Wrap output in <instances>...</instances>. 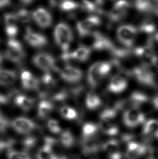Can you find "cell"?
I'll return each instance as SVG.
<instances>
[{"label":"cell","instance_id":"1","mask_svg":"<svg viewBox=\"0 0 158 159\" xmlns=\"http://www.w3.org/2000/svg\"><path fill=\"white\" fill-rule=\"evenodd\" d=\"M118 110L109 107L103 110L100 115V129L106 135L114 137L119 133V128L115 122Z\"/></svg>","mask_w":158,"mask_h":159},{"label":"cell","instance_id":"2","mask_svg":"<svg viewBox=\"0 0 158 159\" xmlns=\"http://www.w3.org/2000/svg\"><path fill=\"white\" fill-rule=\"evenodd\" d=\"M113 65L112 62H97L92 65L88 73V83L92 88L98 85L103 78L111 73Z\"/></svg>","mask_w":158,"mask_h":159},{"label":"cell","instance_id":"3","mask_svg":"<svg viewBox=\"0 0 158 159\" xmlns=\"http://www.w3.org/2000/svg\"><path fill=\"white\" fill-rule=\"evenodd\" d=\"M82 38L83 41L82 45L90 48V50H108L112 51L116 48L107 37L97 32H93Z\"/></svg>","mask_w":158,"mask_h":159},{"label":"cell","instance_id":"4","mask_svg":"<svg viewBox=\"0 0 158 159\" xmlns=\"http://www.w3.org/2000/svg\"><path fill=\"white\" fill-rule=\"evenodd\" d=\"M152 38L147 44L136 48L134 51L135 56L143 63V66L148 68L156 66L158 61L156 53L152 45Z\"/></svg>","mask_w":158,"mask_h":159},{"label":"cell","instance_id":"5","mask_svg":"<svg viewBox=\"0 0 158 159\" xmlns=\"http://www.w3.org/2000/svg\"><path fill=\"white\" fill-rule=\"evenodd\" d=\"M54 38L63 53L68 52L73 40V34L70 27L64 23L58 24L54 30Z\"/></svg>","mask_w":158,"mask_h":159},{"label":"cell","instance_id":"6","mask_svg":"<svg viewBox=\"0 0 158 159\" xmlns=\"http://www.w3.org/2000/svg\"><path fill=\"white\" fill-rule=\"evenodd\" d=\"M24 57L25 53L21 43L16 39H9L7 43L6 57L11 62L19 64Z\"/></svg>","mask_w":158,"mask_h":159},{"label":"cell","instance_id":"7","mask_svg":"<svg viewBox=\"0 0 158 159\" xmlns=\"http://www.w3.org/2000/svg\"><path fill=\"white\" fill-rule=\"evenodd\" d=\"M122 120L126 127L134 128L145 123V115L140 110L131 107L125 112Z\"/></svg>","mask_w":158,"mask_h":159},{"label":"cell","instance_id":"8","mask_svg":"<svg viewBox=\"0 0 158 159\" xmlns=\"http://www.w3.org/2000/svg\"><path fill=\"white\" fill-rule=\"evenodd\" d=\"M138 30L134 26L126 25L120 26L117 30L119 40L126 47H131L137 39Z\"/></svg>","mask_w":158,"mask_h":159},{"label":"cell","instance_id":"9","mask_svg":"<svg viewBox=\"0 0 158 159\" xmlns=\"http://www.w3.org/2000/svg\"><path fill=\"white\" fill-rule=\"evenodd\" d=\"M101 19L97 16H91L79 22L77 25V29L79 35L85 37L94 32V30L100 25Z\"/></svg>","mask_w":158,"mask_h":159},{"label":"cell","instance_id":"10","mask_svg":"<svg viewBox=\"0 0 158 159\" xmlns=\"http://www.w3.org/2000/svg\"><path fill=\"white\" fill-rule=\"evenodd\" d=\"M147 147L145 144L135 140L126 143L125 158L126 159H140L147 152Z\"/></svg>","mask_w":158,"mask_h":159},{"label":"cell","instance_id":"11","mask_svg":"<svg viewBox=\"0 0 158 159\" xmlns=\"http://www.w3.org/2000/svg\"><path fill=\"white\" fill-rule=\"evenodd\" d=\"M11 125L16 132L21 134L30 133L37 128V125L33 120L24 117L15 118Z\"/></svg>","mask_w":158,"mask_h":159},{"label":"cell","instance_id":"12","mask_svg":"<svg viewBox=\"0 0 158 159\" xmlns=\"http://www.w3.org/2000/svg\"><path fill=\"white\" fill-rule=\"evenodd\" d=\"M33 62L38 68L46 72L51 70L56 66V60L49 54L40 53L33 58Z\"/></svg>","mask_w":158,"mask_h":159},{"label":"cell","instance_id":"13","mask_svg":"<svg viewBox=\"0 0 158 159\" xmlns=\"http://www.w3.org/2000/svg\"><path fill=\"white\" fill-rule=\"evenodd\" d=\"M130 4L129 2L120 1L115 2L113 8L108 13V17L112 22H118L126 16L127 11Z\"/></svg>","mask_w":158,"mask_h":159},{"label":"cell","instance_id":"14","mask_svg":"<svg viewBox=\"0 0 158 159\" xmlns=\"http://www.w3.org/2000/svg\"><path fill=\"white\" fill-rule=\"evenodd\" d=\"M102 149L109 159H122V154L118 140L114 139L107 140L103 144Z\"/></svg>","mask_w":158,"mask_h":159},{"label":"cell","instance_id":"15","mask_svg":"<svg viewBox=\"0 0 158 159\" xmlns=\"http://www.w3.org/2000/svg\"><path fill=\"white\" fill-rule=\"evenodd\" d=\"M32 17L37 25L41 28L49 27L52 24V16L47 9L39 8L33 13Z\"/></svg>","mask_w":158,"mask_h":159},{"label":"cell","instance_id":"16","mask_svg":"<svg viewBox=\"0 0 158 159\" xmlns=\"http://www.w3.org/2000/svg\"><path fill=\"white\" fill-rule=\"evenodd\" d=\"M100 128L94 123H85L81 129V136L83 143L96 141Z\"/></svg>","mask_w":158,"mask_h":159},{"label":"cell","instance_id":"17","mask_svg":"<svg viewBox=\"0 0 158 159\" xmlns=\"http://www.w3.org/2000/svg\"><path fill=\"white\" fill-rule=\"evenodd\" d=\"M127 80L123 73H118L114 75L108 85V90L111 93H119L126 90L127 87Z\"/></svg>","mask_w":158,"mask_h":159},{"label":"cell","instance_id":"18","mask_svg":"<svg viewBox=\"0 0 158 159\" xmlns=\"http://www.w3.org/2000/svg\"><path fill=\"white\" fill-rule=\"evenodd\" d=\"M24 39L28 44L35 48H42L48 43L46 37L38 33L33 32L29 28L27 29Z\"/></svg>","mask_w":158,"mask_h":159},{"label":"cell","instance_id":"19","mask_svg":"<svg viewBox=\"0 0 158 159\" xmlns=\"http://www.w3.org/2000/svg\"><path fill=\"white\" fill-rule=\"evenodd\" d=\"M82 72L77 67L67 65L61 69V78L65 81L71 83L79 82L82 77Z\"/></svg>","mask_w":158,"mask_h":159},{"label":"cell","instance_id":"20","mask_svg":"<svg viewBox=\"0 0 158 159\" xmlns=\"http://www.w3.org/2000/svg\"><path fill=\"white\" fill-rule=\"evenodd\" d=\"M142 134L146 138H155L158 134V120L151 119L143 124Z\"/></svg>","mask_w":158,"mask_h":159},{"label":"cell","instance_id":"21","mask_svg":"<svg viewBox=\"0 0 158 159\" xmlns=\"http://www.w3.org/2000/svg\"><path fill=\"white\" fill-rule=\"evenodd\" d=\"M16 78L15 71L0 69V85L10 86L14 84Z\"/></svg>","mask_w":158,"mask_h":159},{"label":"cell","instance_id":"22","mask_svg":"<svg viewBox=\"0 0 158 159\" xmlns=\"http://www.w3.org/2000/svg\"><path fill=\"white\" fill-rule=\"evenodd\" d=\"M91 50L85 46H80L73 52H70L71 59L79 61H86L90 58Z\"/></svg>","mask_w":158,"mask_h":159},{"label":"cell","instance_id":"23","mask_svg":"<svg viewBox=\"0 0 158 159\" xmlns=\"http://www.w3.org/2000/svg\"><path fill=\"white\" fill-rule=\"evenodd\" d=\"M15 104L24 111H28L34 106V101L24 95H19L15 98Z\"/></svg>","mask_w":158,"mask_h":159},{"label":"cell","instance_id":"24","mask_svg":"<svg viewBox=\"0 0 158 159\" xmlns=\"http://www.w3.org/2000/svg\"><path fill=\"white\" fill-rule=\"evenodd\" d=\"M85 103L86 107L88 109L93 110L97 109L100 107L102 101L98 95L93 91H90L86 95Z\"/></svg>","mask_w":158,"mask_h":159},{"label":"cell","instance_id":"25","mask_svg":"<svg viewBox=\"0 0 158 159\" xmlns=\"http://www.w3.org/2000/svg\"><path fill=\"white\" fill-rule=\"evenodd\" d=\"M54 109V104L51 102L43 100L40 102L38 106L37 116L41 119L47 117Z\"/></svg>","mask_w":158,"mask_h":159},{"label":"cell","instance_id":"26","mask_svg":"<svg viewBox=\"0 0 158 159\" xmlns=\"http://www.w3.org/2000/svg\"><path fill=\"white\" fill-rule=\"evenodd\" d=\"M60 142L65 148H71L75 143V137L70 130H65L60 134Z\"/></svg>","mask_w":158,"mask_h":159},{"label":"cell","instance_id":"27","mask_svg":"<svg viewBox=\"0 0 158 159\" xmlns=\"http://www.w3.org/2000/svg\"><path fill=\"white\" fill-rule=\"evenodd\" d=\"M37 159H66L59 157L54 153L53 151L47 147L43 146L39 149L37 153Z\"/></svg>","mask_w":158,"mask_h":159},{"label":"cell","instance_id":"28","mask_svg":"<svg viewBox=\"0 0 158 159\" xmlns=\"http://www.w3.org/2000/svg\"><path fill=\"white\" fill-rule=\"evenodd\" d=\"M60 114L63 118L67 120H75L78 117V113L73 107L64 106L60 109Z\"/></svg>","mask_w":158,"mask_h":159},{"label":"cell","instance_id":"29","mask_svg":"<svg viewBox=\"0 0 158 159\" xmlns=\"http://www.w3.org/2000/svg\"><path fill=\"white\" fill-rule=\"evenodd\" d=\"M8 159H32L30 155L26 152L9 150L7 153Z\"/></svg>","mask_w":158,"mask_h":159},{"label":"cell","instance_id":"30","mask_svg":"<svg viewBox=\"0 0 158 159\" xmlns=\"http://www.w3.org/2000/svg\"><path fill=\"white\" fill-rule=\"evenodd\" d=\"M17 17L18 21L21 22L23 24H28L30 21L32 15H30V13L25 9H21L15 13Z\"/></svg>","mask_w":158,"mask_h":159},{"label":"cell","instance_id":"31","mask_svg":"<svg viewBox=\"0 0 158 159\" xmlns=\"http://www.w3.org/2000/svg\"><path fill=\"white\" fill-rule=\"evenodd\" d=\"M47 127L49 131L54 134H58L62 133V129L61 125L58 120H49L47 122Z\"/></svg>","mask_w":158,"mask_h":159},{"label":"cell","instance_id":"32","mask_svg":"<svg viewBox=\"0 0 158 159\" xmlns=\"http://www.w3.org/2000/svg\"><path fill=\"white\" fill-rule=\"evenodd\" d=\"M37 138L32 136H29L22 141L21 144L24 151H27L32 149L37 144Z\"/></svg>","mask_w":158,"mask_h":159},{"label":"cell","instance_id":"33","mask_svg":"<svg viewBox=\"0 0 158 159\" xmlns=\"http://www.w3.org/2000/svg\"><path fill=\"white\" fill-rule=\"evenodd\" d=\"M4 23L6 27H11L17 26V17L15 14L7 13L4 15Z\"/></svg>","mask_w":158,"mask_h":159},{"label":"cell","instance_id":"34","mask_svg":"<svg viewBox=\"0 0 158 159\" xmlns=\"http://www.w3.org/2000/svg\"><path fill=\"white\" fill-rule=\"evenodd\" d=\"M40 82L34 76L30 80L24 83H22L24 88L27 90H37Z\"/></svg>","mask_w":158,"mask_h":159},{"label":"cell","instance_id":"35","mask_svg":"<svg viewBox=\"0 0 158 159\" xmlns=\"http://www.w3.org/2000/svg\"><path fill=\"white\" fill-rule=\"evenodd\" d=\"M80 6V3L73 1H63L60 4V8L62 11H70L74 10L75 9L77 8V7Z\"/></svg>","mask_w":158,"mask_h":159},{"label":"cell","instance_id":"36","mask_svg":"<svg viewBox=\"0 0 158 159\" xmlns=\"http://www.w3.org/2000/svg\"><path fill=\"white\" fill-rule=\"evenodd\" d=\"M80 6H81V8L88 12H93L97 11V7L95 2L82 1L80 3Z\"/></svg>","mask_w":158,"mask_h":159},{"label":"cell","instance_id":"37","mask_svg":"<svg viewBox=\"0 0 158 159\" xmlns=\"http://www.w3.org/2000/svg\"><path fill=\"white\" fill-rule=\"evenodd\" d=\"M14 141L12 140H8V141H3L0 140V153L6 149H11L13 146Z\"/></svg>","mask_w":158,"mask_h":159},{"label":"cell","instance_id":"38","mask_svg":"<svg viewBox=\"0 0 158 159\" xmlns=\"http://www.w3.org/2000/svg\"><path fill=\"white\" fill-rule=\"evenodd\" d=\"M8 120L3 116L0 117V133H2L6 130L9 125Z\"/></svg>","mask_w":158,"mask_h":159},{"label":"cell","instance_id":"39","mask_svg":"<svg viewBox=\"0 0 158 159\" xmlns=\"http://www.w3.org/2000/svg\"><path fill=\"white\" fill-rule=\"evenodd\" d=\"M33 75L28 71H24L21 74L22 83L27 82L30 80Z\"/></svg>","mask_w":158,"mask_h":159},{"label":"cell","instance_id":"40","mask_svg":"<svg viewBox=\"0 0 158 159\" xmlns=\"http://www.w3.org/2000/svg\"><path fill=\"white\" fill-rule=\"evenodd\" d=\"M11 3L9 1H0V9H3L9 6Z\"/></svg>","mask_w":158,"mask_h":159},{"label":"cell","instance_id":"41","mask_svg":"<svg viewBox=\"0 0 158 159\" xmlns=\"http://www.w3.org/2000/svg\"><path fill=\"white\" fill-rule=\"evenodd\" d=\"M153 104L154 107L158 109V95L153 99Z\"/></svg>","mask_w":158,"mask_h":159},{"label":"cell","instance_id":"42","mask_svg":"<svg viewBox=\"0 0 158 159\" xmlns=\"http://www.w3.org/2000/svg\"><path fill=\"white\" fill-rule=\"evenodd\" d=\"M22 3V4H26V5H27V4H30V3H32L33 2V1H21Z\"/></svg>","mask_w":158,"mask_h":159},{"label":"cell","instance_id":"43","mask_svg":"<svg viewBox=\"0 0 158 159\" xmlns=\"http://www.w3.org/2000/svg\"><path fill=\"white\" fill-rule=\"evenodd\" d=\"M154 38H155V40H156L157 42H158V33H157L156 34L155 37H154Z\"/></svg>","mask_w":158,"mask_h":159},{"label":"cell","instance_id":"44","mask_svg":"<svg viewBox=\"0 0 158 159\" xmlns=\"http://www.w3.org/2000/svg\"><path fill=\"white\" fill-rule=\"evenodd\" d=\"M148 159H156V158H154V157H150L148 158Z\"/></svg>","mask_w":158,"mask_h":159}]
</instances>
